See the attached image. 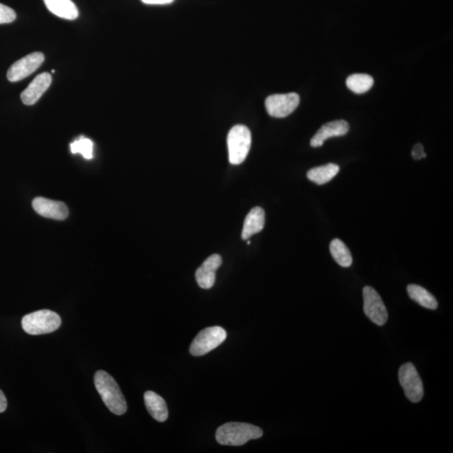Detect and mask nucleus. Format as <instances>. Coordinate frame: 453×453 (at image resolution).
Returning <instances> with one entry per match:
<instances>
[{
	"mask_svg": "<svg viewBox=\"0 0 453 453\" xmlns=\"http://www.w3.org/2000/svg\"><path fill=\"white\" fill-rule=\"evenodd\" d=\"M330 252L334 261H336L340 266L348 268L352 266L353 257L350 251L346 244L341 240L335 239L330 244Z\"/></svg>",
	"mask_w": 453,
	"mask_h": 453,
	"instance_id": "nucleus-19",
	"label": "nucleus"
},
{
	"mask_svg": "<svg viewBox=\"0 0 453 453\" xmlns=\"http://www.w3.org/2000/svg\"><path fill=\"white\" fill-rule=\"evenodd\" d=\"M94 385L103 403L110 412L117 415L127 412V403L120 386L113 378L103 370H98L94 376Z\"/></svg>",
	"mask_w": 453,
	"mask_h": 453,
	"instance_id": "nucleus-1",
	"label": "nucleus"
},
{
	"mask_svg": "<svg viewBox=\"0 0 453 453\" xmlns=\"http://www.w3.org/2000/svg\"><path fill=\"white\" fill-rule=\"evenodd\" d=\"M300 103V96L296 93L274 94L266 100V110L272 117L285 118L296 110Z\"/></svg>",
	"mask_w": 453,
	"mask_h": 453,
	"instance_id": "nucleus-8",
	"label": "nucleus"
},
{
	"mask_svg": "<svg viewBox=\"0 0 453 453\" xmlns=\"http://www.w3.org/2000/svg\"><path fill=\"white\" fill-rule=\"evenodd\" d=\"M16 13L14 9L0 4V24H9L15 21Z\"/></svg>",
	"mask_w": 453,
	"mask_h": 453,
	"instance_id": "nucleus-22",
	"label": "nucleus"
},
{
	"mask_svg": "<svg viewBox=\"0 0 453 453\" xmlns=\"http://www.w3.org/2000/svg\"><path fill=\"white\" fill-rule=\"evenodd\" d=\"M141 1L150 6H164V4H172L175 0H141Z\"/></svg>",
	"mask_w": 453,
	"mask_h": 453,
	"instance_id": "nucleus-24",
	"label": "nucleus"
},
{
	"mask_svg": "<svg viewBox=\"0 0 453 453\" xmlns=\"http://www.w3.org/2000/svg\"><path fill=\"white\" fill-rule=\"evenodd\" d=\"M363 311L368 318L378 326H384L388 320V311L380 296L371 286L363 290Z\"/></svg>",
	"mask_w": 453,
	"mask_h": 453,
	"instance_id": "nucleus-7",
	"label": "nucleus"
},
{
	"mask_svg": "<svg viewBox=\"0 0 453 453\" xmlns=\"http://www.w3.org/2000/svg\"><path fill=\"white\" fill-rule=\"evenodd\" d=\"M399 380L409 400L413 403H417L422 400L424 395L422 380L413 363H407L400 367Z\"/></svg>",
	"mask_w": 453,
	"mask_h": 453,
	"instance_id": "nucleus-6",
	"label": "nucleus"
},
{
	"mask_svg": "<svg viewBox=\"0 0 453 453\" xmlns=\"http://www.w3.org/2000/svg\"><path fill=\"white\" fill-rule=\"evenodd\" d=\"M53 82V77L48 73L38 75L29 86L21 93V98L24 105H34L46 92Z\"/></svg>",
	"mask_w": 453,
	"mask_h": 453,
	"instance_id": "nucleus-11",
	"label": "nucleus"
},
{
	"mask_svg": "<svg viewBox=\"0 0 453 453\" xmlns=\"http://www.w3.org/2000/svg\"><path fill=\"white\" fill-rule=\"evenodd\" d=\"M261 428L247 423L228 422L216 432V440L221 445L242 446L250 440L262 437Z\"/></svg>",
	"mask_w": 453,
	"mask_h": 453,
	"instance_id": "nucleus-2",
	"label": "nucleus"
},
{
	"mask_svg": "<svg viewBox=\"0 0 453 453\" xmlns=\"http://www.w3.org/2000/svg\"><path fill=\"white\" fill-rule=\"evenodd\" d=\"M44 3L51 13L65 20L74 21L79 16L78 9L72 0H44Z\"/></svg>",
	"mask_w": 453,
	"mask_h": 453,
	"instance_id": "nucleus-15",
	"label": "nucleus"
},
{
	"mask_svg": "<svg viewBox=\"0 0 453 453\" xmlns=\"http://www.w3.org/2000/svg\"><path fill=\"white\" fill-rule=\"evenodd\" d=\"M349 130L348 123L345 120H335L327 123L317 132L311 140L313 147H320L325 141L332 137L343 136Z\"/></svg>",
	"mask_w": 453,
	"mask_h": 453,
	"instance_id": "nucleus-13",
	"label": "nucleus"
},
{
	"mask_svg": "<svg viewBox=\"0 0 453 453\" xmlns=\"http://www.w3.org/2000/svg\"><path fill=\"white\" fill-rule=\"evenodd\" d=\"M252 135L248 127L238 125L230 130L226 138L230 164L237 166L248 157L251 147Z\"/></svg>",
	"mask_w": 453,
	"mask_h": 453,
	"instance_id": "nucleus-3",
	"label": "nucleus"
},
{
	"mask_svg": "<svg viewBox=\"0 0 453 453\" xmlns=\"http://www.w3.org/2000/svg\"><path fill=\"white\" fill-rule=\"evenodd\" d=\"M226 333L223 328H207L193 340L190 347V353L193 356H204L207 353L214 350L225 341Z\"/></svg>",
	"mask_w": 453,
	"mask_h": 453,
	"instance_id": "nucleus-5",
	"label": "nucleus"
},
{
	"mask_svg": "<svg viewBox=\"0 0 453 453\" xmlns=\"http://www.w3.org/2000/svg\"><path fill=\"white\" fill-rule=\"evenodd\" d=\"M264 223H266V214L264 209L259 207H254L245 219L242 231L243 239L248 240L254 234L261 232L264 229Z\"/></svg>",
	"mask_w": 453,
	"mask_h": 453,
	"instance_id": "nucleus-16",
	"label": "nucleus"
},
{
	"mask_svg": "<svg viewBox=\"0 0 453 453\" xmlns=\"http://www.w3.org/2000/svg\"><path fill=\"white\" fill-rule=\"evenodd\" d=\"M412 157L415 160H417L427 157V154L424 152V147L422 144H417L414 146Z\"/></svg>",
	"mask_w": 453,
	"mask_h": 453,
	"instance_id": "nucleus-23",
	"label": "nucleus"
},
{
	"mask_svg": "<svg viewBox=\"0 0 453 453\" xmlns=\"http://www.w3.org/2000/svg\"><path fill=\"white\" fill-rule=\"evenodd\" d=\"M339 167L336 164H327L325 166L311 169L308 172V178L318 185H323L337 176Z\"/></svg>",
	"mask_w": 453,
	"mask_h": 453,
	"instance_id": "nucleus-17",
	"label": "nucleus"
},
{
	"mask_svg": "<svg viewBox=\"0 0 453 453\" xmlns=\"http://www.w3.org/2000/svg\"><path fill=\"white\" fill-rule=\"evenodd\" d=\"M21 323L26 333L41 335L56 331L60 328L61 319L53 311L41 310L25 316Z\"/></svg>",
	"mask_w": 453,
	"mask_h": 453,
	"instance_id": "nucleus-4",
	"label": "nucleus"
},
{
	"mask_svg": "<svg viewBox=\"0 0 453 453\" xmlns=\"http://www.w3.org/2000/svg\"><path fill=\"white\" fill-rule=\"evenodd\" d=\"M7 408V400L6 395L0 390V413L6 412Z\"/></svg>",
	"mask_w": 453,
	"mask_h": 453,
	"instance_id": "nucleus-25",
	"label": "nucleus"
},
{
	"mask_svg": "<svg viewBox=\"0 0 453 453\" xmlns=\"http://www.w3.org/2000/svg\"><path fill=\"white\" fill-rule=\"evenodd\" d=\"M145 404L151 417L159 422H166L168 418V409L166 401L153 391L145 392Z\"/></svg>",
	"mask_w": 453,
	"mask_h": 453,
	"instance_id": "nucleus-14",
	"label": "nucleus"
},
{
	"mask_svg": "<svg viewBox=\"0 0 453 453\" xmlns=\"http://www.w3.org/2000/svg\"><path fill=\"white\" fill-rule=\"evenodd\" d=\"M33 209L38 214L47 219L64 220L68 218L69 211L63 202L36 197L32 202Z\"/></svg>",
	"mask_w": 453,
	"mask_h": 453,
	"instance_id": "nucleus-10",
	"label": "nucleus"
},
{
	"mask_svg": "<svg viewBox=\"0 0 453 453\" xmlns=\"http://www.w3.org/2000/svg\"><path fill=\"white\" fill-rule=\"evenodd\" d=\"M70 148L73 154H81L85 159L91 160L93 157V143L91 140L82 137L71 144Z\"/></svg>",
	"mask_w": 453,
	"mask_h": 453,
	"instance_id": "nucleus-21",
	"label": "nucleus"
},
{
	"mask_svg": "<svg viewBox=\"0 0 453 453\" xmlns=\"http://www.w3.org/2000/svg\"><path fill=\"white\" fill-rule=\"evenodd\" d=\"M407 292L410 298L417 302L423 308L430 310H436L437 308V299L424 287L418 285H410L407 287Z\"/></svg>",
	"mask_w": 453,
	"mask_h": 453,
	"instance_id": "nucleus-18",
	"label": "nucleus"
},
{
	"mask_svg": "<svg viewBox=\"0 0 453 453\" xmlns=\"http://www.w3.org/2000/svg\"><path fill=\"white\" fill-rule=\"evenodd\" d=\"M44 61V54L37 53V51L18 60L8 71L7 78L9 81L11 83L20 82L29 77L41 67Z\"/></svg>",
	"mask_w": 453,
	"mask_h": 453,
	"instance_id": "nucleus-9",
	"label": "nucleus"
},
{
	"mask_svg": "<svg viewBox=\"0 0 453 453\" xmlns=\"http://www.w3.org/2000/svg\"><path fill=\"white\" fill-rule=\"evenodd\" d=\"M346 83L352 92L362 94L370 90L374 85V78L368 74H353L347 78Z\"/></svg>",
	"mask_w": 453,
	"mask_h": 453,
	"instance_id": "nucleus-20",
	"label": "nucleus"
},
{
	"mask_svg": "<svg viewBox=\"0 0 453 453\" xmlns=\"http://www.w3.org/2000/svg\"><path fill=\"white\" fill-rule=\"evenodd\" d=\"M222 258L219 254H212L196 271V280L202 289H210L214 286L216 271L221 266Z\"/></svg>",
	"mask_w": 453,
	"mask_h": 453,
	"instance_id": "nucleus-12",
	"label": "nucleus"
}]
</instances>
